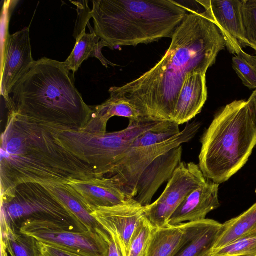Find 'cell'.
Instances as JSON below:
<instances>
[{
	"label": "cell",
	"instance_id": "6da1fadb",
	"mask_svg": "<svg viewBox=\"0 0 256 256\" xmlns=\"http://www.w3.org/2000/svg\"><path fill=\"white\" fill-rule=\"evenodd\" d=\"M160 60L138 78L111 87L110 96L128 101L140 117L172 122L178 95L188 74H206L226 44L220 30L205 14L188 9Z\"/></svg>",
	"mask_w": 256,
	"mask_h": 256
},
{
	"label": "cell",
	"instance_id": "7a4b0ae2",
	"mask_svg": "<svg viewBox=\"0 0 256 256\" xmlns=\"http://www.w3.org/2000/svg\"><path fill=\"white\" fill-rule=\"evenodd\" d=\"M1 136V192L26 183L68 184L95 176L57 142L48 126L9 112Z\"/></svg>",
	"mask_w": 256,
	"mask_h": 256
},
{
	"label": "cell",
	"instance_id": "3957f363",
	"mask_svg": "<svg viewBox=\"0 0 256 256\" xmlns=\"http://www.w3.org/2000/svg\"><path fill=\"white\" fill-rule=\"evenodd\" d=\"M11 94L6 102L9 111L40 124L80 130L91 117V107L84 102L74 74L64 62L46 57L35 60Z\"/></svg>",
	"mask_w": 256,
	"mask_h": 256
},
{
	"label": "cell",
	"instance_id": "277c9868",
	"mask_svg": "<svg viewBox=\"0 0 256 256\" xmlns=\"http://www.w3.org/2000/svg\"><path fill=\"white\" fill-rule=\"evenodd\" d=\"M93 32L108 47L136 46L172 38L188 13L172 0H94Z\"/></svg>",
	"mask_w": 256,
	"mask_h": 256
},
{
	"label": "cell",
	"instance_id": "5b68a950",
	"mask_svg": "<svg viewBox=\"0 0 256 256\" xmlns=\"http://www.w3.org/2000/svg\"><path fill=\"white\" fill-rule=\"evenodd\" d=\"M199 166L214 183L227 181L246 164L256 145L246 101L236 100L214 117L201 138Z\"/></svg>",
	"mask_w": 256,
	"mask_h": 256
},
{
	"label": "cell",
	"instance_id": "8992f818",
	"mask_svg": "<svg viewBox=\"0 0 256 256\" xmlns=\"http://www.w3.org/2000/svg\"><path fill=\"white\" fill-rule=\"evenodd\" d=\"M140 118L129 122L120 131L93 134L82 130L52 128L58 143L80 160L88 165L96 177L110 174L114 166L134 141L144 133L171 124Z\"/></svg>",
	"mask_w": 256,
	"mask_h": 256
},
{
	"label": "cell",
	"instance_id": "52a82bcc",
	"mask_svg": "<svg viewBox=\"0 0 256 256\" xmlns=\"http://www.w3.org/2000/svg\"><path fill=\"white\" fill-rule=\"evenodd\" d=\"M200 126L199 122L188 123L180 131L179 126L172 122L144 133L124 152L110 177L114 178L128 199L134 198L138 180L146 168L157 158L192 140Z\"/></svg>",
	"mask_w": 256,
	"mask_h": 256
},
{
	"label": "cell",
	"instance_id": "ba28073f",
	"mask_svg": "<svg viewBox=\"0 0 256 256\" xmlns=\"http://www.w3.org/2000/svg\"><path fill=\"white\" fill-rule=\"evenodd\" d=\"M29 220H49L77 231L88 230L43 185L22 184L1 192L0 223L19 230Z\"/></svg>",
	"mask_w": 256,
	"mask_h": 256
},
{
	"label": "cell",
	"instance_id": "9c48e42d",
	"mask_svg": "<svg viewBox=\"0 0 256 256\" xmlns=\"http://www.w3.org/2000/svg\"><path fill=\"white\" fill-rule=\"evenodd\" d=\"M19 230L38 242L80 256H108V233L102 226L77 231L52 221L29 220Z\"/></svg>",
	"mask_w": 256,
	"mask_h": 256
},
{
	"label": "cell",
	"instance_id": "30bf717a",
	"mask_svg": "<svg viewBox=\"0 0 256 256\" xmlns=\"http://www.w3.org/2000/svg\"><path fill=\"white\" fill-rule=\"evenodd\" d=\"M206 181L198 165L182 162L168 180L161 196L148 206L146 217L156 228L169 225L171 216L185 198Z\"/></svg>",
	"mask_w": 256,
	"mask_h": 256
},
{
	"label": "cell",
	"instance_id": "8fae6325",
	"mask_svg": "<svg viewBox=\"0 0 256 256\" xmlns=\"http://www.w3.org/2000/svg\"><path fill=\"white\" fill-rule=\"evenodd\" d=\"M147 206H142L134 198L110 207L98 208L91 215L98 224L116 238L122 256H128L133 236L146 216Z\"/></svg>",
	"mask_w": 256,
	"mask_h": 256
},
{
	"label": "cell",
	"instance_id": "7c38bea8",
	"mask_svg": "<svg viewBox=\"0 0 256 256\" xmlns=\"http://www.w3.org/2000/svg\"><path fill=\"white\" fill-rule=\"evenodd\" d=\"M33 59L29 28H26L5 40L1 71L0 94L8 100L16 84L31 68Z\"/></svg>",
	"mask_w": 256,
	"mask_h": 256
},
{
	"label": "cell",
	"instance_id": "4fadbf2b",
	"mask_svg": "<svg viewBox=\"0 0 256 256\" xmlns=\"http://www.w3.org/2000/svg\"><path fill=\"white\" fill-rule=\"evenodd\" d=\"M218 27L229 52L238 54L248 46L242 20V0H196Z\"/></svg>",
	"mask_w": 256,
	"mask_h": 256
},
{
	"label": "cell",
	"instance_id": "5bb4252c",
	"mask_svg": "<svg viewBox=\"0 0 256 256\" xmlns=\"http://www.w3.org/2000/svg\"><path fill=\"white\" fill-rule=\"evenodd\" d=\"M68 184L90 213L97 208L114 206L128 199L112 177L74 180Z\"/></svg>",
	"mask_w": 256,
	"mask_h": 256
},
{
	"label": "cell",
	"instance_id": "9a60e30c",
	"mask_svg": "<svg viewBox=\"0 0 256 256\" xmlns=\"http://www.w3.org/2000/svg\"><path fill=\"white\" fill-rule=\"evenodd\" d=\"M182 147L180 146L157 158L142 174L134 198L142 206L150 204L158 189L168 180L182 162Z\"/></svg>",
	"mask_w": 256,
	"mask_h": 256
},
{
	"label": "cell",
	"instance_id": "2e32d148",
	"mask_svg": "<svg viewBox=\"0 0 256 256\" xmlns=\"http://www.w3.org/2000/svg\"><path fill=\"white\" fill-rule=\"evenodd\" d=\"M219 185L207 179L206 184L185 198L171 216L169 224L178 225L206 219L209 212L220 206Z\"/></svg>",
	"mask_w": 256,
	"mask_h": 256
},
{
	"label": "cell",
	"instance_id": "e0dca14e",
	"mask_svg": "<svg viewBox=\"0 0 256 256\" xmlns=\"http://www.w3.org/2000/svg\"><path fill=\"white\" fill-rule=\"evenodd\" d=\"M206 74H188L183 84L172 122L178 126L188 122L202 110L208 98Z\"/></svg>",
	"mask_w": 256,
	"mask_h": 256
},
{
	"label": "cell",
	"instance_id": "ac0fdd59",
	"mask_svg": "<svg viewBox=\"0 0 256 256\" xmlns=\"http://www.w3.org/2000/svg\"><path fill=\"white\" fill-rule=\"evenodd\" d=\"M187 223L186 238L175 256H199L213 250L222 224L206 218Z\"/></svg>",
	"mask_w": 256,
	"mask_h": 256
},
{
	"label": "cell",
	"instance_id": "d6986e66",
	"mask_svg": "<svg viewBox=\"0 0 256 256\" xmlns=\"http://www.w3.org/2000/svg\"><path fill=\"white\" fill-rule=\"evenodd\" d=\"M90 107L91 117L80 129L90 133L106 132L107 122L113 116L126 118L129 122L138 120L141 118L140 112L128 101L112 96L102 104Z\"/></svg>",
	"mask_w": 256,
	"mask_h": 256
},
{
	"label": "cell",
	"instance_id": "ffe728a7",
	"mask_svg": "<svg viewBox=\"0 0 256 256\" xmlns=\"http://www.w3.org/2000/svg\"><path fill=\"white\" fill-rule=\"evenodd\" d=\"M187 225L154 227L144 256H175L186 238Z\"/></svg>",
	"mask_w": 256,
	"mask_h": 256
},
{
	"label": "cell",
	"instance_id": "44dd1931",
	"mask_svg": "<svg viewBox=\"0 0 256 256\" xmlns=\"http://www.w3.org/2000/svg\"><path fill=\"white\" fill-rule=\"evenodd\" d=\"M44 186L86 230L101 228L68 184Z\"/></svg>",
	"mask_w": 256,
	"mask_h": 256
},
{
	"label": "cell",
	"instance_id": "7402d4cb",
	"mask_svg": "<svg viewBox=\"0 0 256 256\" xmlns=\"http://www.w3.org/2000/svg\"><path fill=\"white\" fill-rule=\"evenodd\" d=\"M256 232V204L240 216L222 224L214 250L224 247L243 237Z\"/></svg>",
	"mask_w": 256,
	"mask_h": 256
},
{
	"label": "cell",
	"instance_id": "603a6c76",
	"mask_svg": "<svg viewBox=\"0 0 256 256\" xmlns=\"http://www.w3.org/2000/svg\"><path fill=\"white\" fill-rule=\"evenodd\" d=\"M0 240L10 256H40L38 241L34 237L6 223H0Z\"/></svg>",
	"mask_w": 256,
	"mask_h": 256
},
{
	"label": "cell",
	"instance_id": "cb8c5ba5",
	"mask_svg": "<svg viewBox=\"0 0 256 256\" xmlns=\"http://www.w3.org/2000/svg\"><path fill=\"white\" fill-rule=\"evenodd\" d=\"M76 40L73 50L64 62L68 69L74 74L78 70L84 61L95 57L100 39L94 32L88 34L84 30Z\"/></svg>",
	"mask_w": 256,
	"mask_h": 256
},
{
	"label": "cell",
	"instance_id": "d4e9b609",
	"mask_svg": "<svg viewBox=\"0 0 256 256\" xmlns=\"http://www.w3.org/2000/svg\"><path fill=\"white\" fill-rule=\"evenodd\" d=\"M232 66L246 86L256 89V55L242 50L232 58Z\"/></svg>",
	"mask_w": 256,
	"mask_h": 256
},
{
	"label": "cell",
	"instance_id": "484cf974",
	"mask_svg": "<svg viewBox=\"0 0 256 256\" xmlns=\"http://www.w3.org/2000/svg\"><path fill=\"white\" fill-rule=\"evenodd\" d=\"M212 256H256V232L222 248L213 249Z\"/></svg>",
	"mask_w": 256,
	"mask_h": 256
},
{
	"label": "cell",
	"instance_id": "4316f807",
	"mask_svg": "<svg viewBox=\"0 0 256 256\" xmlns=\"http://www.w3.org/2000/svg\"><path fill=\"white\" fill-rule=\"evenodd\" d=\"M154 227L146 216L142 220L132 238L128 256H144Z\"/></svg>",
	"mask_w": 256,
	"mask_h": 256
},
{
	"label": "cell",
	"instance_id": "83f0119b",
	"mask_svg": "<svg viewBox=\"0 0 256 256\" xmlns=\"http://www.w3.org/2000/svg\"><path fill=\"white\" fill-rule=\"evenodd\" d=\"M242 14L248 46L256 51V0H242Z\"/></svg>",
	"mask_w": 256,
	"mask_h": 256
},
{
	"label": "cell",
	"instance_id": "f1b7e54d",
	"mask_svg": "<svg viewBox=\"0 0 256 256\" xmlns=\"http://www.w3.org/2000/svg\"><path fill=\"white\" fill-rule=\"evenodd\" d=\"M77 6L78 16L76 24L74 36L76 38L86 30V26L92 18L91 11L88 6L87 0L72 2Z\"/></svg>",
	"mask_w": 256,
	"mask_h": 256
},
{
	"label": "cell",
	"instance_id": "f546056e",
	"mask_svg": "<svg viewBox=\"0 0 256 256\" xmlns=\"http://www.w3.org/2000/svg\"><path fill=\"white\" fill-rule=\"evenodd\" d=\"M40 256H80L38 242Z\"/></svg>",
	"mask_w": 256,
	"mask_h": 256
},
{
	"label": "cell",
	"instance_id": "4dcf8cb0",
	"mask_svg": "<svg viewBox=\"0 0 256 256\" xmlns=\"http://www.w3.org/2000/svg\"><path fill=\"white\" fill-rule=\"evenodd\" d=\"M249 114L256 128V89L246 101Z\"/></svg>",
	"mask_w": 256,
	"mask_h": 256
},
{
	"label": "cell",
	"instance_id": "1f68e13d",
	"mask_svg": "<svg viewBox=\"0 0 256 256\" xmlns=\"http://www.w3.org/2000/svg\"><path fill=\"white\" fill-rule=\"evenodd\" d=\"M8 253L5 243L0 240V256H8Z\"/></svg>",
	"mask_w": 256,
	"mask_h": 256
},
{
	"label": "cell",
	"instance_id": "d6a6232c",
	"mask_svg": "<svg viewBox=\"0 0 256 256\" xmlns=\"http://www.w3.org/2000/svg\"><path fill=\"white\" fill-rule=\"evenodd\" d=\"M212 250L209 251L206 253L201 254L199 256H212Z\"/></svg>",
	"mask_w": 256,
	"mask_h": 256
}]
</instances>
